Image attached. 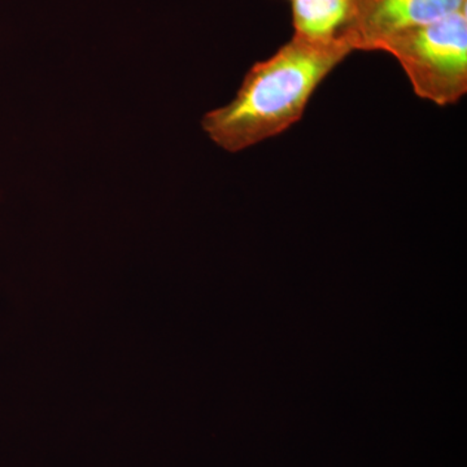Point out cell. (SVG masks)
Returning <instances> with one entry per match:
<instances>
[{"mask_svg": "<svg viewBox=\"0 0 467 467\" xmlns=\"http://www.w3.org/2000/svg\"><path fill=\"white\" fill-rule=\"evenodd\" d=\"M350 52L343 41L292 36L273 57L254 64L235 99L202 117V129L229 152L284 133L300 121L318 86Z\"/></svg>", "mask_w": 467, "mask_h": 467, "instance_id": "obj_1", "label": "cell"}, {"mask_svg": "<svg viewBox=\"0 0 467 467\" xmlns=\"http://www.w3.org/2000/svg\"><path fill=\"white\" fill-rule=\"evenodd\" d=\"M378 51L399 61L417 97L441 107L459 103L467 92V7L396 34Z\"/></svg>", "mask_w": 467, "mask_h": 467, "instance_id": "obj_2", "label": "cell"}, {"mask_svg": "<svg viewBox=\"0 0 467 467\" xmlns=\"http://www.w3.org/2000/svg\"><path fill=\"white\" fill-rule=\"evenodd\" d=\"M467 7V0H358L344 42L352 51H378L396 34L427 26Z\"/></svg>", "mask_w": 467, "mask_h": 467, "instance_id": "obj_3", "label": "cell"}, {"mask_svg": "<svg viewBox=\"0 0 467 467\" xmlns=\"http://www.w3.org/2000/svg\"><path fill=\"white\" fill-rule=\"evenodd\" d=\"M356 3L358 0H294V36L315 42H344Z\"/></svg>", "mask_w": 467, "mask_h": 467, "instance_id": "obj_4", "label": "cell"}, {"mask_svg": "<svg viewBox=\"0 0 467 467\" xmlns=\"http://www.w3.org/2000/svg\"><path fill=\"white\" fill-rule=\"evenodd\" d=\"M291 2H294V0H291Z\"/></svg>", "mask_w": 467, "mask_h": 467, "instance_id": "obj_5", "label": "cell"}]
</instances>
